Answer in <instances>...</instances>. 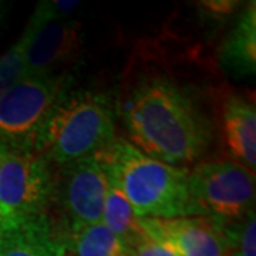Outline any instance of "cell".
<instances>
[{"instance_id": "cell-15", "label": "cell", "mask_w": 256, "mask_h": 256, "mask_svg": "<svg viewBox=\"0 0 256 256\" xmlns=\"http://www.w3.org/2000/svg\"><path fill=\"white\" fill-rule=\"evenodd\" d=\"M218 224L228 248V256H256L255 210H249L240 220Z\"/></svg>"}, {"instance_id": "cell-11", "label": "cell", "mask_w": 256, "mask_h": 256, "mask_svg": "<svg viewBox=\"0 0 256 256\" xmlns=\"http://www.w3.org/2000/svg\"><path fill=\"white\" fill-rule=\"evenodd\" d=\"M220 128L232 161L255 172L256 110L254 102L242 96L228 97L220 108Z\"/></svg>"}, {"instance_id": "cell-1", "label": "cell", "mask_w": 256, "mask_h": 256, "mask_svg": "<svg viewBox=\"0 0 256 256\" xmlns=\"http://www.w3.org/2000/svg\"><path fill=\"white\" fill-rule=\"evenodd\" d=\"M131 144L170 165L191 164L206 151L212 128L195 101L164 77L146 78L122 106Z\"/></svg>"}, {"instance_id": "cell-7", "label": "cell", "mask_w": 256, "mask_h": 256, "mask_svg": "<svg viewBox=\"0 0 256 256\" xmlns=\"http://www.w3.org/2000/svg\"><path fill=\"white\" fill-rule=\"evenodd\" d=\"M108 181L96 156L60 165L54 175V200L63 212V226L102 220Z\"/></svg>"}, {"instance_id": "cell-2", "label": "cell", "mask_w": 256, "mask_h": 256, "mask_svg": "<svg viewBox=\"0 0 256 256\" xmlns=\"http://www.w3.org/2000/svg\"><path fill=\"white\" fill-rule=\"evenodd\" d=\"M96 160L140 218L200 216L188 191L186 168L146 156L122 138H114Z\"/></svg>"}, {"instance_id": "cell-8", "label": "cell", "mask_w": 256, "mask_h": 256, "mask_svg": "<svg viewBox=\"0 0 256 256\" xmlns=\"http://www.w3.org/2000/svg\"><path fill=\"white\" fill-rule=\"evenodd\" d=\"M26 77L57 74L82 53V28L77 18L52 20L42 26L28 22Z\"/></svg>"}, {"instance_id": "cell-14", "label": "cell", "mask_w": 256, "mask_h": 256, "mask_svg": "<svg viewBox=\"0 0 256 256\" xmlns=\"http://www.w3.org/2000/svg\"><path fill=\"white\" fill-rule=\"evenodd\" d=\"M101 222L130 249L136 248L146 238V232L140 224V216L124 196V194L110 181Z\"/></svg>"}, {"instance_id": "cell-16", "label": "cell", "mask_w": 256, "mask_h": 256, "mask_svg": "<svg viewBox=\"0 0 256 256\" xmlns=\"http://www.w3.org/2000/svg\"><path fill=\"white\" fill-rule=\"evenodd\" d=\"M28 32L24 28L18 42L0 57V96L26 78V48Z\"/></svg>"}, {"instance_id": "cell-12", "label": "cell", "mask_w": 256, "mask_h": 256, "mask_svg": "<svg viewBox=\"0 0 256 256\" xmlns=\"http://www.w3.org/2000/svg\"><path fill=\"white\" fill-rule=\"evenodd\" d=\"M256 3H249L222 42L220 62L230 74L249 77L256 72Z\"/></svg>"}, {"instance_id": "cell-9", "label": "cell", "mask_w": 256, "mask_h": 256, "mask_svg": "<svg viewBox=\"0 0 256 256\" xmlns=\"http://www.w3.org/2000/svg\"><path fill=\"white\" fill-rule=\"evenodd\" d=\"M148 238L162 242L178 256H228L220 224L208 216L140 218Z\"/></svg>"}, {"instance_id": "cell-5", "label": "cell", "mask_w": 256, "mask_h": 256, "mask_svg": "<svg viewBox=\"0 0 256 256\" xmlns=\"http://www.w3.org/2000/svg\"><path fill=\"white\" fill-rule=\"evenodd\" d=\"M54 174L36 151L0 146V224L46 215Z\"/></svg>"}, {"instance_id": "cell-19", "label": "cell", "mask_w": 256, "mask_h": 256, "mask_svg": "<svg viewBox=\"0 0 256 256\" xmlns=\"http://www.w3.org/2000/svg\"><path fill=\"white\" fill-rule=\"evenodd\" d=\"M6 12H8V3L0 2V24H2V22H3L4 16H6Z\"/></svg>"}, {"instance_id": "cell-3", "label": "cell", "mask_w": 256, "mask_h": 256, "mask_svg": "<svg viewBox=\"0 0 256 256\" xmlns=\"http://www.w3.org/2000/svg\"><path fill=\"white\" fill-rule=\"evenodd\" d=\"M116 138L110 97L90 90L62 92L36 141V151L57 166L96 156Z\"/></svg>"}, {"instance_id": "cell-17", "label": "cell", "mask_w": 256, "mask_h": 256, "mask_svg": "<svg viewBox=\"0 0 256 256\" xmlns=\"http://www.w3.org/2000/svg\"><path fill=\"white\" fill-rule=\"evenodd\" d=\"M130 256H178L170 246L146 236L137 246L131 249Z\"/></svg>"}, {"instance_id": "cell-10", "label": "cell", "mask_w": 256, "mask_h": 256, "mask_svg": "<svg viewBox=\"0 0 256 256\" xmlns=\"http://www.w3.org/2000/svg\"><path fill=\"white\" fill-rule=\"evenodd\" d=\"M0 256H64L62 230L47 214L0 224Z\"/></svg>"}, {"instance_id": "cell-4", "label": "cell", "mask_w": 256, "mask_h": 256, "mask_svg": "<svg viewBox=\"0 0 256 256\" xmlns=\"http://www.w3.org/2000/svg\"><path fill=\"white\" fill-rule=\"evenodd\" d=\"M68 74L26 77L0 96V146L34 151L50 111L70 86Z\"/></svg>"}, {"instance_id": "cell-18", "label": "cell", "mask_w": 256, "mask_h": 256, "mask_svg": "<svg viewBox=\"0 0 256 256\" xmlns=\"http://www.w3.org/2000/svg\"><path fill=\"white\" fill-rule=\"evenodd\" d=\"M205 6V9L210 10L212 14H229L232 10L236 8L238 2H204L202 3Z\"/></svg>"}, {"instance_id": "cell-13", "label": "cell", "mask_w": 256, "mask_h": 256, "mask_svg": "<svg viewBox=\"0 0 256 256\" xmlns=\"http://www.w3.org/2000/svg\"><path fill=\"white\" fill-rule=\"evenodd\" d=\"M64 256H130L131 249L102 222L63 226Z\"/></svg>"}, {"instance_id": "cell-6", "label": "cell", "mask_w": 256, "mask_h": 256, "mask_svg": "<svg viewBox=\"0 0 256 256\" xmlns=\"http://www.w3.org/2000/svg\"><path fill=\"white\" fill-rule=\"evenodd\" d=\"M188 191L200 216L240 220L254 210L255 172L232 160L201 162L188 175Z\"/></svg>"}]
</instances>
